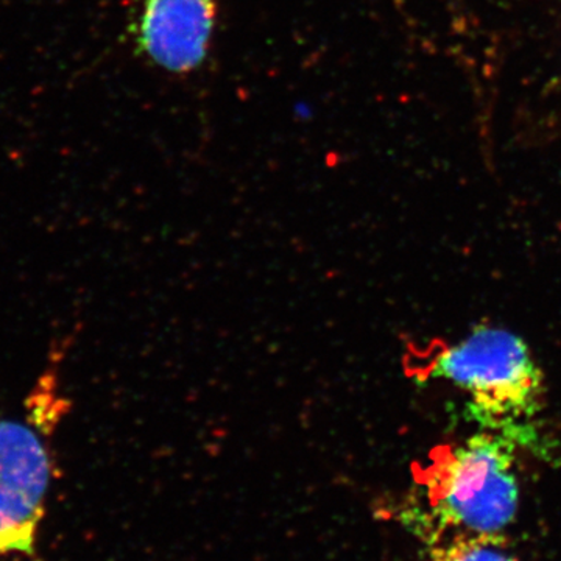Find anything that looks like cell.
<instances>
[{
	"instance_id": "obj_1",
	"label": "cell",
	"mask_w": 561,
	"mask_h": 561,
	"mask_svg": "<svg viewBox=\"0 0 561 561\" xmlns=\"http://www.w3.org/2000/svg\"><path fill=\"white\" fill-rule=\"evenodd\" d=\"M427 378L463 391L468 416L482 431L534 448L531 419L545 402V375L522 335L491 324L474 328L437 354Z\"/></svg>"
},
{
	"instance_id": "obj_2",
	"label": "cell",
	"mask_w": 561,
	"mask_h": 561,
	"mask_svg": "<svg viewBox=\"0 0 561 561\" xmlns=\"http://www.w3.org/2000/svg\"><path fill=\"white\" fill-rule=\"evenodd\" d=\"M518 446L504 435L481 431L437 454L424 471L430 513L421 519L459 535H504L518 515Z\"/></svg>"
},
{
	"instance_id": "obj_3",
	"label": "cell",
	"mask_w": 561,
	"mask_h": 561,
	"mask_svg": "<svg viewBox=\"0 0 561 561\" xmlns=\"http://www.w3.org/2000/svg\"><path fill=\"white\" fill-rule=\"evenodd\" d=\"M50 476L38 432L24 421L0 420V557L33 551Z\"/></svg>"
},
{
	"instance_id": "obj_4",
	"label": "cell",
	"mask_w": 561,
	"mask_h": 561,
	"mask_svg": "<svg viewBox=\"0 0 561 561\" xmlns=\"http://www.w3.org/2000/svg\"><path fill=\"white\" fill-rule=\"evenodd\" d=\"M216 18V0H146L139 50L165 72L190 73L208 57Z\"/></svg>"
},
{
	"instance_id": "obj_5",
	"label": "cell",
	"mask_w": 561,
	"mask_h": 561,
	"mask_svg": "<svg viewBox=\"0 0 561 561\" xmlns=\"http://www.w3.org/2000/svg\"><path fill=\"white\" fill-rule=\"evenodd\" d=\"M427 561H519L504 535H457L432 546Z\"/></svg>"
}]
</instances>
